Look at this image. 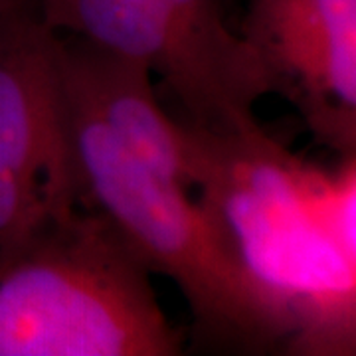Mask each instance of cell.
Listing matches in <instances>:
<instances>
[{"label":"cell","mask_w":356,"mask_h":356,"mask_svg":"<svg viewBox=\"0 0 356 356\" xmlns=\"http://www.w3.org/2000/svg\"><path fill=\"white\" fill-rule=\"evenodd\" d=\"M229 0H36L42 20L159 76L194 127L257 123L269 95L254 51L228 22Z\"/></svg>","instance_id":"277c9868"},{"label":"cell","mask_w":356,"mask_h":356,"mask_svg":"<svg viewBox=\"0 0 356 356\" xmlns=\"http://www.w3.org/2000/svg\"><path fill=\"white\" fill-rule=\"evenodd\" d=\"M60 65L67 93L129 153L192 191L180 121L161 107L145 65L67 34H60Z\"/></svg>","instance_id":"52a82bcc"},{"label":"cell","mask_w":356,"mask_h":356,"mask_svg":"<svg viewBox=\"0 0 356 356\" xmlns=\"http://www.w3.org/2000/svg\"><path fill=\"white\" fill-rule=\"evenodd\" d=\"M65 95L83 204L113 222L151 273L177 283L194 343L228 355H285L289 323L250 277L214 214L188 186L129 153L67 89Z\"/></svg>","instance_id":"7a4b0ae2"},{"label":"cell","mask_w":356,"mask_h":356,"mask_svg":"<svg viewBox=\"0 0 356 356\" xmlns=\"http://www.w3.org/2000/svg\"><path fill=\"white\" fill-rule=\"evenodd\" d=\"M26 6H36V0H0V16L26 8Z\"/></svg>","instance_id":"ba28073f"},{"label":"cell","mask_w":356,"mask_h":356,"mask_svg":"<svg viewBox=\"0 0 356 356\" xmlns=\"http://www.w3.org/2000/svg\"><path fill=\"white\" fill-rule=\"evenodd\" d=\"M83 204L60 34L36 6L0 16V261Z\"/></svg>","instance_id":"5b68a950"},{"label":"cell","mask_w":356,"mask_h":356,"mask_svg":"<svg viewBox=\"0 0 356 356\" xmlns=\"http://www.w3.org/2000/svg\"><path fill=\"white\" fill-rule=\"evenodd\" d=\"M151 275L113 222L79 204L0 261V356L182 355Z\"/></svg>","instance_id":"3957f363"},{"label":"cell","mask_w":356,"mask_h":356,"mask_svg":"<svg viewBox=\"0 0 356 356\" xmlns=\"http://www.w3.org/2000/svg\"><path fill=\"white\" fill-rule=\"evenodd\" d=\"M180 127L196 198L291 327L285 355H355L356 156L318 165L259 123Z\"/></svg>","instance_id":"6da1fadb"},{"label":"cell","mask_w":356,"mask_h":356,"mask_svg":"<svg viewBox=\"0 0 356 356\" xmlns=\"http://www.w3.org/2000/svg\"><path fill=\"white\" fill-rule=\"evenodd\" d=\"M240 36L315 143L356 156V0H248Z\"/></svg>","instance_id":"8992f818"}]
</instances>
